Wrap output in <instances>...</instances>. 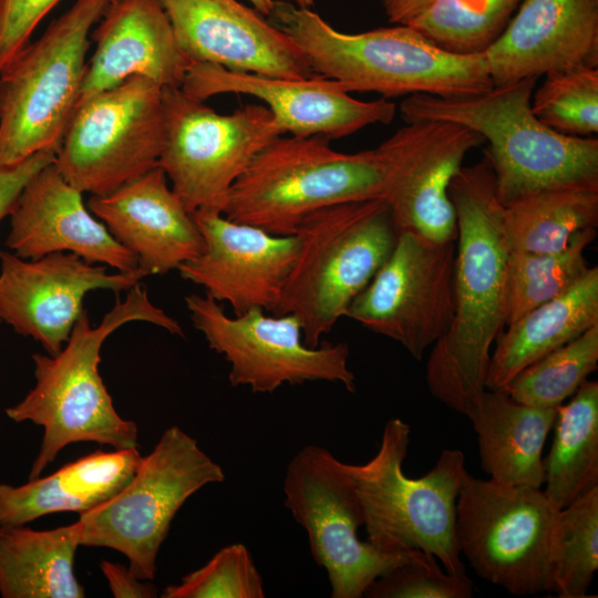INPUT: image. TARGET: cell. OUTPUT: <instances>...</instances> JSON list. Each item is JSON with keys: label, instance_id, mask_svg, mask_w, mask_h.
<instances>
[{"label": "cell", "instance_id": "32", "mask_svg": "<svg viewBox=\"0 0 598 598\" xmlns=\"http://www.w3.org/2000/svg\"><path fill=\"white\" fill-rule=\"evenodd\" d=\"M523 0H433L405 25L439 49L477 55L502 35Z\"/></svg>", "mask_w": 598, "mask_h": 598}, {"label": "cell", "instance_id": "40", "mask_svg": "<svg viewBox=\"0 0 598 598\" xmlns=\"http://www.w3.org/2000/svg\"><path fill=\"white\" fill-rule=\"evenodd\" d=\"M100 569L107 580L109 588L116 598H153L157 589L151 582L136 578L128 567L103 560Z\"/></svg>", "mask_w": 598, "mask_h": 598}, {"label": "cell", "instance_id": "26", "mask_svg": "<svg viewBox=\"0 0 598 598\" xmlns=\"http://www.w3.org/2000/svg\"><path fill=\"white\" fill-rule=\"evenodd\" d=\"M556 416L557 408L532 406L513 400L504 390H485L467 417L489 478L504 485L542 488V453Z\"/></svg>", "mask_w": 598, "mask_h": 598}, {"label": "cell", "instance_id": "41", "mask_svg": "<svg viewBox=\"0 0 598 598\" xmlns=\"http://www.w3.org/2000/svg\"><path fill=\"white\" fill-rule=\"evenodd\" d=\"M392 23L405 25L433 0H378Z\"/></svg>", "mask_w": 598, "mask_h": 598}, {"label": "cell", "instance_id": "25", "mask_svg": "<svg viewBox=\"0 0 598 598\" xmlns=\"http://www.w3.org/2000/svg\"><path fill=\"white\" fill-rule=\"evenodd\" d=\"M141 460L137 448L99 450L22 485L0 483V526L27 525L54 513L87 512L121 492Z\"/></svg>", "mask_w": 598, "mask_h": 598}, {"label": "cell", "instance_id": "4", "mask_svg": "<svg viewBox=\"0 0 598 598\" xmlns=\"http://www.w3.org/2000/svg\"><path fill=\"white\" fill-rule=\"evenodd\" d=\"M267 18L303 51L313 73L348 92L464 97L494 86L484 53H448L408 25L344 33L310 9L282 0H275Z\"/></svg>", "mask_w": 598, "mask_h": 598}, {"label": "cell", "instance_id": "8", "mask_svg": "<svg viewBox=\"0 0 598 598\" xmlns=\"http://www.w3.org/2000/svg\"><path fill=\"white\" fill-rule=\"evenodd\" d=\"M111 0H76L0 71V169L56 152L78 107L93 25Z\"/></svg>", "mask_w": 598, "mask_h": 598}, {"label": "cell", "instance_id": "5", "mask_svg": "<svg viewBox=\"0 0 598 598\" xmlns=\"http://www.w3.org/2000/svg\"><path fill=\"white\" fill-rule=\"evenodd\" d=\"M283 135L265 146L233 185L221 209L227 218L287 236L316 210L384 199L388 164L381 145L348 154L333 150L324 136Z\"/></svg>", "mask_w": 598, "mask_h": 598}, {"label": "cell", "instance_id": "12", "mask_svg": "<svg viewBox=\"0 0 598 598\" xmlns=\"http://www.w3.org/2000/svg\"><path fill=\"white\" fill-rule=\"evenodd\" d=\"M163 103L165 136L158 166L189 213L221 212L254 157L285 134L264 104L219 114L181 86L163 87Z\"/></svg>", "mask_w": 598, "mask_h": 598}, {"label": "cell", "instance_id": "7", "mask_svg": "<svg viewBox=\"0 0 598 598\" xmlns=\"http://www.w3.org/2000/svg\"><path fill=\"white\" fill-rule=\"evenodd\" d=\"M411 429L399 417L383 429L377 454L347 464L362 506L367 542L384 553L421 549L453 575L465 574L456 536V501L467 476L461 450H444L422 477L403 472Z\"/></svg>", "mask_w": 598, "mask_h": 598}, {"label": "cell", "instance_id": "2", "mask_svg": "<svg viewBox=\"0 0 598 598\" xmlns=\"http://www.w3.org/2000/svg\"><path fill=\"white\" fill-rule=\"evenodd\" d=\"M116 299L100 324L92 327L84 310L66 346L56 355L34 353L35 385L6 410L13 422L43 427V439L30 468L29 480L41 476L62 448L80 442L109 445L113 450L138 447V429L115 411L99 373L100 352L106 338L131 321H144L184 337L181 324L148 298L138 283Z\"/></svg>", "mask_w": 598, "mask_h": 598}, {"label": "cell", "instance_id": "36", "mask_svg": "<svg viewBox=\"0 0 598 598\" xmlns=\"http://www.w3.org/2000/svg\"><path fill=\"white\" fill-rule=\"evenodd\" d=\"M163 598H262L264 580L247 547L219 549L203 567L167 586Z\"/></svg>", "mask_w": 598, "mask_h": 598}, {"label": "cell", "instance_id": "39", "mask_svg": "<svg viewBox=\"0 0 598 598\" xmlns=\"http://www.w3.org/2000/svg\"><path fill=\"white\" fill-rule=\"evenodd\" d=\"M54 151H43L23 162L0 169V221L8 217L27 183L43 167L53 163Z\"/></svg>", "mask_w": 598, "mask_h": 598}, {"label": "cell", "instance_id": "1", "mask_svg": "<svg viewBox=\"0 0 598 598\" xmlns=\"http://www.w3.org/2000/svg\"><path fill=\"white\" fill-rule=\"evenodd\" d=\"M457 225L455 309L425 369L431 394L468 416L482 393L491 348L504 331L505 271L509 254L489 162L462 166L448 185Z\"/></svg>", "mask_w": 598, "mask_h": 598}, {"label": "cell", "instance_id": "29", "mask_svg": "<svg viewBox=\"0 0 598 598\" xmlns=\"http://www.w3.org/2000/svg\"><path fill=\"white\" fill-rule=\"evenodd\" d=\"M553 427L543 492L563 509L598 486L597 381H585L567 404L557 408Z\"/></svg>", "mask_w": 598, "mask_h": 598}, {"label": "cell", "instance_id": "23", "mask_svg": "<svg viewBox=\"0 0 598 598\" xmlns=\"http://www.w3.org/2000/svg\"><path fill=\"white\" fill-rule=\"evenodd\" d=\"M87 208L146 275L167 274L204 250L198 227L159 166L110 194L91 196Z\"/></svg>", "mask_w": 598, "mask_h": 598}, {"label": "cell", "instance_id": "21", "mask_svg": "<svg viewBox=\"0 0 598 598\" xmlns=\"http://www.w3.org/2000/svg\"><path fill=\"white\" fill-rule=\"evenodd\" d=\"M82 195L53 163L43 167L27 183L9 215L8 248L23 259L71 252L117 271L138 269L136 257L90 212Z\"/></svg>", "mask_w": 598, "mask_h": 598}, {"label": "cell", "instance_id": "44", "mask_svg": "<svg viewBox=\"0 0 598 598\" xmlns=\"http://www.w3.org/2000/svg\"><path fill=\"white\" fill-rule=\"evenodd\" d=\"M0 324H1V321H0Z\"/></svg>", "mask_w": 598, "mask_h": 598}, {"label": "cell", "instance_id": "37", "mask_svg": "<svg viewBox=\"0 0 598 598\" xmlns=\"http://www.w3.org/2000/svg\"><path fill=\"white\" fill-rule=\"evenodd\" d=\"M473 581L466 574L443 570L437 558L425 550L411 549L365 590L368 598H471Z\"/></svg>", "mask_w": 598, "mask_h": 598}, {"label": "cell", "instance_id": "27", "mask_svg": "<svg viewBox=\"0 0 598 598\" xmlns=\"http://www.w3.org/2000/svg\"><path fill=\"white\" fill-rule=\"evenodd\" d=\"M598 324V267L563 295L506 326L496 340L486 390H505L526 367Z\"/></svg>", "mask_w": 598, "mask_h": 598}, {"label": "cell", "instance_id": "30", "mask_svg": "<svg viewBox=\"0 0 598 598\" xmlns=\"http://www.w3.org/2000/svg\"><path fill=\"white\" fill-rule=\"evenodd\" d=\"M598 226V186L544 189L503 209V230L509 251L549 254L564 249L571 237Z\"/></svg>", "mask_w": 598, "mask_h": 598}, {"label": "cell", "instance_id": "28", "mask_svg": "<svg viewBox=\"0 0 598 598\" xmlns=\"http://www.w3.org/2000/svg\"><path fill=\"white\" fill-rule=\"evenodd\" d=\"M79 524L37 530L0 526V595L3 598H83L74 573Z\"/></svg>", "mask_w": 598, "mask_h": 598}, {"label": "cell", "instance_id": "19", "mask_svg": "<svg viewBox=\"0 0 598 598\" xmlns=\"http://www.w3.org/2000/svg\"><path fill=\"white\" fill-rule=\"evenodd\" d=\"M205 243L203 252L177 268L206 296L227 302L235 315L272 311L299 249L297 235H274L227 218L213 208L190 213Z\"/></svg>", "mask_w": 598, "mask_h": 598}, {"label": "cell", "instance_id": "24", "mask_svg": "<svg viewBox=\"0 0 598 598\" xmlns=\"http://www.w3.org/2000/svg\"><path fill=\"white\" fill-rule=\"evenodd\" d=\"M92 39L79 103L133 76L181 86L193 64L156 0H111Z\"/></svg>", "mask_w": 598, "mask_h": 598}, {"label": "cell", "instance_id": "15", "mask_svg": "<svg viewBox=\"0 0 598 598\" xmlns=\"http://www.w3.org/2000/svg\"><path fill=\"white\" fill-rule=\"evenodd\" d=\"M455 250V241L398 233L389 258L352 300L346 317L422 360L453 320Z\"/></svg>", "mask_w": 598, "mask_h": 598}, {"label": "cell", "instance_id": "38", "mask_svg": "<svg viewBox=\"0 0 598 598\" xmlns=\"http://www.w3.org/2000/svg\"><path fill=\"white\" fill-rule=\"evenodd\" d=\"M61 0H0V71Z\"/></svg>", "mask_w": 598, "mask_h": 598}, {"label": "cell", "instance_id": "10", "mask_svg": "<svg viewBox=\"0 0 598 598\" xmlns=\"http://www.w3.org/2000/svg\"><path fill=\"white\" fill-rule=\"evenodd\" d=\"M224 480L220 465L193 436L169 426L121 492L80 514V546L120 551L136 578L153 580L159 548L179 508L204 486Z\"/></svg>", "mask_w": 598, "mask_h": 598}, {"label": "cell", "instance_id": "20", "mask_svg": "<svg viewBox=\"0 0 598 598\" xmlns=\"http://www.w3.org/2000/svg\"><path fill=\"white\" fill-rule=\"evenodd\" d=\"M156 1L193 63L288 79L316 74L289 35L237 0Z\"/></svg>", "mask_w": 598, "mask_h": 598}, {"label": "cell", "instance_id": "9", "mask_svg": "<svg viewBox=\"0 0 598 598\" xmlns=\"http://www.w3.org/2000/svg\"><path fill=\"white\" fill-rule=\"evenodd\" d=\"M560 512L542 488L467 474L456 501L460 551L481 578L511 595L555 592Z\"/></svg>", "mask_w": 598, "mask_h": 598}, {"label": "cell", "instance_id": "33", "mask_svg": "<svg viewBox=\"0 0 598 598\" xmlns=\"http://www.w3.org/2000/svg\"><path fill=\"white\" fill-rule=\"evenodd\" d=\"M598 369V324L522 370L505 388L537 408H558Z\"/></svg>", "mask_w": 598, "mask_h": 598}, {"label": "cell", "instance_id": "3", "mask_svg": "<svg viewBox=\"0 0 598 598\" xmlns=\"http://www.w3.org/2000/svg\"><path fill=\"white\" fill-rule=\"evenodd\" d=\"M537 81L527 78L464 97L414 94L400 104V114L406 123L461 125L487 141L484 156L504 207L544 189L598 186V138L560 134L543 124L530 105Z\"/></svg>", "mask_w": 598, "mask_h": 598}, {"label": "cell", "instance_id": "35", "mask_svg": "<svg viewBox=\"0 0 598 598\" xmlns=\"http://www.w3.org/2000/svg\"><path fill=\"white\" fill-rule=\"evenodd\" d=\"M560 529L555 592L585 598L598 569V486L561 509Z\"/></svg>", "mask_w": 598, "mask_h": 598}, {"label": "cell", "instance_id": "13", "mask_svg": "<svg viewBox=\"0 0 598 598\" xmlns=\"http://www.w3.org/2000/svg\"><path fill=\"white\" fill-rule=\"evenodd\" d=\"M286 507L306 530L315 561L328 575L332 598H360L409 551L384 553L358 537L363 511L346 463L309 444L287 466Z\"/></svg>", "mask_w": 598, "mask_h": 598}, {"label": "cell", "instance_id": "6", "mask_svg": "<svg viewBox=\"0 0 598 598\" xmlns=\"http://www.w3.org/2000/svg\"><path fill=\"white\" fill-rule=\"evenodd\" d=\"M295 235L299 249L272 315L297 316L303 342L317 347L389 258L398 231L378 198L316 210Z\"/></svg>", "mask_w": 598, "mask_h": 598}, {"label": "cell", "instance_id": "16", "mask_svg": "<svg viewBox=\"0 0 598 598\" xmlns=\"http://www.w3.org/2000/svg\"><path fill=\"white\" fill-rule=\"evenodd\" d=\"M483 142L461 125L419 121L380 144L388 164L384 200L398 233L411 231L434 243L456 240L448 185L467 152Z\"/></svg>", "mask_w": 598, "mask_h": 598}, {"label": "cell", "instance_id": "14", "mask_svg": "<svg viewBox=\"0 0 598 598\" xmlns=\"http://www.w3.org/2000/svg\"><path fill=\"white\" fill-rule=\"evenodd\" d=\"M184 299L194 327L209 348L229 362L233 386L272 393L285 383L328 381L355 391L348 344L307 346L297 316H267L261 309H250L229 317L219 302L206 295L192 293Z\"/></svg>", "mask_w": 598, "mask_h": 598}, {"label": "cell", "instance_id": "34", "mask_svg": "<svg viewBox=\"0 0 598 598\" xmlns=\"http://www.w3.org/2000/svg\"><path fill=\"white\" fill-rule=\"evenodd\" d=\"M532 95L534 115L549 128L570 136L598 132V66L545 74Z\"/></svg>", "mask_w": 598, "mask_h": 598}, {"label": "cell", "instance_id": "11", "mask_svg": "<svg viewBox=\"0 0 598 598\" xmlns=\"http://www.w3.org/2000/svg\"><path fill=\"white\" fill-rule=\"evenodd\" d=\"M164 136L163 87L133 76L78 104L53 165L81 193L103 196L157 167Z\"/></svg>", "mask_w": 598, "mask_h": 598}, {"label": "cell", "instance_id": "17", "mask_svg": "<svg viewBox=\"0 0 598 598\" xmlns=\"http://www.w3.org/2000/svg\"><path fill=\"white\" fill-rule=\"evenodd\" d=\"M147 276L142 269L107 274V266L90 264L71 252L23 259L0 250V321L31 337L56 355L84 311L87 292L127 291Z\"/></svg>", "mask_w": 598, "mask_h": 598}, {"label": "cell", "instance_id": "42", "mask_svg": "<svg viewBox=\"0 0 598 598\" xmlns=\"http://www.w3.org/2000/svg\"><path fill=\"white\" fill-rule=\"evenodd\" d=\"M252 8L265 17H268L275 4V0H248Z\"/></svg>", "mask_w": 598, "mask_h": 598}, {"label": "cell", "instance_id": "31", "mask_svg": "<svg viewBox=\"0 0 598 598\" xmlns=\"http://www.w3.org/2000/svg\"><path fill=\"white\" fill-rule=\"evenodd\" d=\"M597 228L576 233L568 245L556 252L509 251L505 271L504 317L508 326L524 313L570 289L589 270L585 250Z\"/></svg>", "mask_w": 598, "mask_h": 598}, {"label": "cell", "instance_id": "18", "mask_svg": "<svg viewBox=\"0 0 598 598\" xmlns=\"http://www.w3.org/2000/svg\"><path fill=\"white\" fill-rule=\"evenodd\" d=\"M181 87L202 101L218 94L254 96L270 110L282 132L293 136L342 138L371 124H389L396 113V105L384 97L354 99L339 82L318 74L288 79L193 63Z\"/></svg>", "mask_w": 598, "mask_h": 598}, {"label": "cell", "instance_id": "22", "mask_svg": "<svg viewBox=\"0 0 598 598\" xmlns=\"http://www.w3.org/2000/svg\"><path fill=\"white\" fill-rule=\"evenodd\" d=\"M484 58L494 85L598 66V0H523Z\"/></svg>", "mask_w": 598, "mask_h": 598}, {"label": "cell", "instance_id": "43", "mask_svg": "<svg viewBox=\"0 0 598 598\" xmlns=\"http://www.w3.org/2000/svg\"><path fill=\"white\" fill-rule=\"evenodd\" d=\"M289 3H292L299 8H307L310 9V7L313 4V0H282Z\"/></svg>", "mask_w": 598, "mask_h": 598}]
</instances>
